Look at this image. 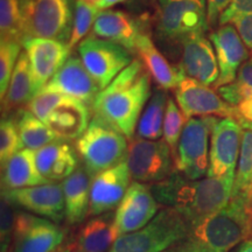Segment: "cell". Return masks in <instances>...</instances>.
Here are the masks:
<instances>
[{
	"label": "cell",
	"instance_id": "cell-1",
	"mask_svg": "<svg viewBox=\"0 0 252 252\" xmlns=\"http://www.w3.org/2000/svg\"><path fill=\"white\" fill-rule=\"evenodd\" d=\"M234 182L235 178L208 175L190 180L175 171L166 180L151 185V189L160 206L176 210L190 228L229 203Z\"/></svg>",
	"mask_w": 252,
	"mask_h": 252
},
{
	"label": "cell",
	"instance_id": "cell-2",
	"mask_svg": "<svg viewBox=\"0 0 252 252\" xmlns=\"http://www.w3.org/2000/svg\"><path fill=\"white\" fill-rule=\"evenodd\" d=\"M152 77L140 59H134L108 87L100 90L93 108L94 117L102 119L122 132L128 140L152 96Z\"/></svg>",
	"mask_w": 252,
	"mask_h": 252
},
{
	"label": "cell",
	"instance_id": "cell-3",
	"mask_svg": "<svg viewBox=\"0 0 252 252\" xmlns=\"http://www.w3.org/2000/svg\"><path fill=\"white\" fill-rule=\"evenodd\" d=\"M251 236V194H239L219 212L190 226L187 235L165 252H230Z\"/></svg>",
	"mask_w": 252,
	"mask_h": 252
},
{
	"label": "cell",
	"instance_id": "cell-4",
	"mask_svg": "<svg viewBox=\"0 0 252 252\" xmlns=\"http://www.w3.org/2000/svg\"><path fill=\"white\" fill-rule=\"evenodd\" d=\"M26 109L62 140L78 139L90 124L89 106L56 91L42 89Z\"/></svg>",
	"mask_w": 252,
	"mask_h": 252
},
{
	"label": "cell",
	"instance_id": "cell-5",
	"mask_svg": "<svg viewBox=\"0 0 252 252\" xmlns=\"http://www.w3.org/2000/svg\"><path fill=\"white\" fill-rule=\"evenodd\" d=\"M127 151V138L97 117L76 140V152L91 176L124 162Z\"/></svg>",
	"mask_w": 252,
	"mask_h": 252
},
{
	"label": "cell",
	"instance_id": "cell-6",
	"mask_svg": "<svg viewBox=\"0 0 252 252\" xmlns=\"http://www.w3.org/2000/svg\"><path fill=\"white\" fill-rule=\"evenodd\" d=\"M188 230V223L176 210L161 207L143 228L119 236L110 252H165L184 238Z\"/></svg>",
	"mask_w": 252,
	"mask_h": 252
},
{
	"label": "cell",
	"instance_id": "cell-7",
	"mask_svg": "<svg viewBox=\"0 0 252 252\" xmlns=\"http://www.w3.org/2000/svg\"><path fill=\"white\" fill-rule=\"evenodd\" d=\"M21 8L25 40L40 37L68 42L74 21L71 0H21Z\"/></svg>",
	"mask_w": 252,
	"mask_h": 252
},
{
	"label": "cell",
	"instance_id": "cell-8",
	"mask_svg": "<svg viewBox=\"0 0 252 252\" xmlns=\"http://www.w3.org/2000/svg\"><path fill=\"white\" fill-rule=\"evenodd\" d=\"M208 27L206 0H158L157 31L163 39L182 42Z\"/></svg>",
	"mask_w": 252,
	"mask_h": 252
},
{
	"label": "cell",
	"instance_id": "cell-9",
	"mask_svg": "<svg viewBox=\"0 0 252 252\" xmlns=\"http://www.w3.org/2000/svg\"><path fill=\"white\" fill-rule=\"evenodd\" d=\"M217 119V117H194L186 123L178 145L175 168L190 180H197L208 174L209 135Z\"/></svg>",
	"mask_w": 252,
	"mask_h": 252
},
{
	"label": "cell",
	"instance_id": "cell-10",
	"mask_svg": "<svg viewBox=\"0 0 252 252\" xmlns=\"http://www.w3.org/2000/svg\"><path fill=\"white\" fill-rule=\"evenodd\" d=\"M126 163L133 181L147 185L166 180L176 171L174 158L165 140L132 138Z\"/></svg>",
	"mask_w": 252,
	"mask_h": 252
},
{
	"label": "cell",
	"instance_id": "cell-11",
	"mask_svg": "<svg viewBox=\"0 0 252 252\" xmlns=\"http://www.w3.org/2000/svg\"><path fill=\"white\" fill-rule=\"evenodd\" d=\"M78 54L102 90L134 60L128 49L97 36H88L82 41Z\"/></svg>",
	"mask_w": 252,
	"mask_h": 252
},
{
	"label": "cell",
	"instance_id": "cell-12",
	"mask_svg": "<svg viewBox=\"0 0 252 252\" xmlns=\"http://www.w3.org/2000/svg\"><path fill=\"white\" fill-rule=\"evenodd\" d=\"M174 96L187 121L194 117L238 119L236 109L226 103L215 89L186 75L174 89Z\"/></svg>",
	"mask_w": 252,
	"mask_h": 252
},
{
	"label": "cell",
	"instance_id": "cell-13",
	"mask_svg": "<svg viewBox=\"0 0 252 252\" xmlns=\"http://www.w3.org/2000/svg\"><path fill=\"white\" fill-rule=\"evenodd\" d=\"M242 130L241 124L234 118L217 119L212 131L208 176L235 178Z\"/></svg>",
	"mask_w": 252,
	"mask_h": 252
},
{
	"label": "cell",
	"instance_id": "cell-14",
	"mask_svg": "<svg viewBox=\"0 0 252 252\" xmlns=\"http://www.w3.org/2000/svg\"><path fill=\"white\" fill-rule=\"evenodd\" d=\"M159 203L151 185L132 181L124 198L115 212L119 235L137 231L150 223L159 213Z\"/></svg>",
	"mask_w": 252,
	"mask_h": 252
},
{
	"label": "cell",
	"instance_id": "cell-15",
	"mask_svg": "<svg viewBox=\"0 0 252 252\" xmlns=\"http://www.w3.org/2000/svg\"><path fill=\"white\" fill-rule=\"evenodd\" d=\"M131 173L126 160L93 176L90 187L89 216L117 209L131 185Z\"/></svg>",
	"mask_w": 252,
	"mask_h": 252
},
{
	"label": "cell",
	"instance_id": "cell-16",
	"mask_svg": "<svg viewBox=\"0 0 252 252\" xmlns=\"http://www.w3.org/2000/svg\"><path fill=\"white\" fill-rule=\"evenodd\" d=\"M214 49H215L217 63H219L220 76L214 89L232 83L237 77L239 69L250 59V53L243 40L239 36L234 25H222L210 34Z\"/></svg>",
	"mask_w": 252,
	"mask_h": 252
},
{
	"label": "cell",
	"instance_id": "cell-17",
	"mask_svg": "<svg viewBox=\"0 0 252 252\" xmlns=\"http://www.w3.org/2000/svg\"><path fill=\"white\" fill-rule=\"evenodd\" d=\"M5 191L12 202L27 212L59 224L65 220L64 194L62 185L58 182Z\"/></svg>",
	"mask_w": 252,
	"mask_h": 252
},
{
	"label": "cell",
	"instance_id": "cell-18",
	"mask_svg": "<svg viewBox=\"0 0 252 252\" xmlns=\"http://www.w3.org/2000/svg\"><path fill=\"white\" fill-rule=\"evenodd\" d=\"M24 48L30 60L35 94H39L69 59L70 49L67 42L40 37L27 40Z\"/></svg>",
	"mask_w": 252,
	"mask_h": 252
},
{
	"label": "cell",
	"instance_id": "cell-19",
	"mask_svg": "<svg viewBox=\"0 0 252 252\" xmlns=\"http://www.w3.org/2000/svg\"><path fill=\"white\" fill-rule=\"evenodd\" d=\"M43 89L65 94L84 103L89 108H93L102 90L82 60L76 56L69 58Z\"/></svg>",
	"mask_w": 252,
	"mask_h": 252
},
{
	"label": "cell",
	"instance_id": "cell-20",
	"mask_svg": "<svg viewBox=\"0 0 252 252\" xmlns=\"http://www.w3.org/2000/svg\"><path fill=\"white\" fill-rule=\"evenodd\" d=\"M181 71L186 76L194 78L212 87L220 76L219 63L212 41L204 34H193L181 42Z\"/></svg>",
	"mask_w": 252,
	"mask_h": 252
},
{
	"label": "cell",
	"instance_id": "cell-21",
	"mask_svg": "<svg viewBox=\"0 0 252 252\" xmlns=\"http://www.w3.org/2000/svg\"><path fill=\"white\" fill-rule=\"evenodd\" d=\"M115 213L93 216L72 232L71 252H110L119 237Z\"/></svg>",
	"mask_w": 252,
	"mask_h": 252
},
{
	"label": "cell",
	"instance_id": "cell-22",
	"mask_svg": "<svg viewBox=\"0 0 252 252\" xmlns=\"http://www.w3.org/2000/svg\"><path fill=\"white\" fill-rule=\"evenodd\" d=\"M68 230L43 217L35 220L23 231L14 235L9 250L12 252H54L64 243Z\"/></svg>",
	"mask_w": 252,
	"mask_h": 252
},
{
	"label": "cell",
	"instance_id": "cell-23",
	"mask_svg": "<svg viewBox=\"0 0 252 252\" xmlns=\"http://www.w3.org/2000/svg\"><path fill=\"white\" fill-rule=\"evenodd\" d=\"M94 36L118 43L133 54L141 28L133 17L119 9H100L93 27Z\"/></svg>",
	"mask_w": 252,
	"mask_h": 252
},
{
	"label": "cell",
	"instance_id": "cell-24",
	"mask_svg": "<svg viewBox=\"0 0 252 252\" xmlns=\"http://www.w3.org/2000/svg\"><path fill=\"white\" fill-rule=\"evenodd\" d=\"M36 167L48 184L65 180L77 169V152L64 140L35 151Z\"/></svg>",
	"mask_w": 252,
	"mask_h": 252
},
{
	"label": "cell",
	"instance_id": "cell-25",
	"mask_svg": "<svg viewBox=\"0 0 252 252\" xmlns=\"http://www.w3.org/2000/svg\"><path fill=\"white\" fill-rule=\"evenodd\" d=\"M135 52L158 87L165 90L175 89L185 74L180 68L168 62L150 35L140 34L135 45Z\"/></svg>",
	"mask_w": 252,
	"mask_h": 252
},
{
	"label": "cell",
	"instance_id": "cell-26",
	"mask_svg": "<svg viewBox=\"0 0 252 252\" xmlns=\"http://www.w3.org/2000/svg\"><path fill=\"white\" fill-rule=\"evenodd\" d=\"M93 176L86 167L77 169L62 182L67 225H78L89 216L90 187Z\"/></svg>",
	"mask_w": 252,
	"mask_h": 252
},
{
	"label": "cell",
	"instance_id": "cell-27",
	"mask_svg": "<svg viewBox=\"0 0 252 252\" xmlns=\"http://www.w3.org/2000/svg\"><path fill=\"white\" fill-rule=\"evenodd\" d=\"M48 184L36 167L35 151L23 149L1 166V185L5 190Z\"/></svg>",
	"mask_w": 252,
	"mask_h": 252
},
{
	"label": "cell",
	"instance_id": "cell-28",
	"mask_svg": "<svg viewBox=\"0 0 252 252\" xmlns=\"http://www.w3.org/2000/svg\"><path fill=\"white\" fill-rule=\"evenodd\" d=\"M217 93L236 109L242 127L252 126V55L239 69L236 80L219 88Z\"/></svg>",
	"mask_w": 252,
	"mask_h": 252
},
{
	"label": "cell",
	"instance_id": "cell-29",
	"mask_svg": "<svg viewBox=\"0 0 252 252\" xmlns=\"http://www.w3.org/2000/svg\"><path fill=\"white\" fill-rule=\"evenodd\" d=\"M35 94L30 60L26 52H21L9 81L7 91L1 99L2 117H7L8 113L27 105Z\"/></svg>",
	"mask_w": 252,
	"mask_h": 252
},
{
	"label": "cell",
	"instance_id": "cell-30",
	"mask_svg": "<svg viewBox=\"0 0 252 252\" xmlns=\"http://www.w3.org/2000/svg\"><path fill=\"white\" fill-rule=\"evenodd\" d=\"M167 90L158 87L143 110L137 125L138 138L158 140L162 135L163 121L168 102Z\"/></svg>",
	"mask_w": 252,
	"mask_h": 252
},
{
	"label": "cell",
	"instance_id": "cell-31",
	"mask_svg": "<svg viewBox=\"0 0 252 252\" xmlns=\"http://www.w3.org/2000/svg\"><path fill=\"white\" fill-rule=\"evenodd\" d=\"M21 149L37 151L47 145L62 140L36 116L25 109L17 121Z\"/></svg>",
	"mask_w": 252,
	"mask_h": 252
},
{
	"label": "cell",
	"instance_id": "cell-32",
	"mask_svg": "<svg viewBox=\"0 0 252 252\" xmlns=\"http://www.w3.org/2000/svg\"><path fill=\"white\" fill-rule=\"evenodd\" d=\"M242 128L243 130H242L241 151H239L232 196L239 194H251L252 188V126H244Z\"/></svg>",
	"mask_w": 252,
	"mask_h": 252
},
{
	"label": "cell",
	"instance_id": "cell-33",
	"mask_svg": "<svg viewBox=\"0 0 252 252\" xmlns=\"http://www.w3.org/2000/svg\"><path fill=\"white\" fill-rule=\"evenodd\" d=\"M0 34L1 40L25 43L21 0H0Z\"/></svg>",
	"mask_w": 252,
	"mask_h": 252
},
{
	"label": "cell",
	"instance_id": "cell-34",
	"mask_svg": "<svg viewBox=\"0 0 252 252\" xmlns=\"http://www.w3.org/2000/svg\"><path fill=\"white\" fill-rule=\"evenodd\" d=\"M100 8L98 6L88 4L82 0H76L74 7V21H72L71 34L67 45L69 49H72L78 43L86 39L90 30H93L97 15L99 14Z\"/></svg>",
	"mask_w": 252,
	"mask_h": 252
},
{
	"label": "cell",
	"instance_id": "cell-35",
	"mask_svg": "<svg viewBox=\"0 0 252 252\" xmlns=\"http://www.w3.org/2000/svg\"><path fill=\"white\" fill-rule=\"evenodd\" d=\"M187 123L185 115L182 113L181 109L179 108L178 103L172 97H168L167 102V108L165 113V121H163V140L168 145L173 158H176V152H178V145L180 141L182 131Z\"/></svg>",
	"mask_w": 252,
	"mask_h": 252
},
{
	"label": "cell",
	"instance_id": "cell-36",
	"mask_svg": "<svg viewBox=\"0 0 252 252\" xmlns=\"http://www.w3.org/2000/svg\"><path fill=\"white\" fill-rule=\"evenodd\" d=\"M23 43L15 40H1L0 42V98H4L9 81L21 54Z\"/></svg>",
	"mask_w": 252,
	"mask_h": 252
},
{
	"label": "cell",
	"instance_id": "cell-37",
	"mask_svg": "<svg viewBox=\"0 0 252 252\" xmlns=\"http://www.w3.org/2000/svg\"><path fill=\"white\" fill-rule=\"evenodd\" d=\"M21 149L17 121L14 118H2L0 123V162H6Z\"/></svg>",
	"mask_w": 252,
	"mask_h": 252
},
{
	"label": "cell",
	"instance_id": "cell-38",
	"mask_svg": "<svg viewBox=\"0 0 252 252\" xmlns=\"http://www.w3.org/2000/svg\"><path fill=\"white\" fill-rule=\"evenodd\" d=\"M17 204L12 202L5 190H1V225H0V239H1V252L9 250L14 234Z\"/></svg>",
	"mask_w": 252,
	"mask_h": 252
},
{
	"label": "cell",
	"instance_id": "cell-39",
	"mask_svg": "<svg viewBox=\"0 0 252 252\" xmlns=\"http://www.w3.org/2000/svg\"><path fill=\"white\" fill-rule=\"evenodd\" d=\"M229 24L234 25L249 52L252 53V14L236 15Z\"/></svg>",
	"mask_w": 252,
	"mask_h": 252
},
{
	"label": "cell",
	"instance_id": "cell-40",
	"mask_svg": "<svg viewBox=\"0 0 252 252\" xmlns=\"http://www.w3.org/2000/svg\"><path fill=\"white\" fill-rule=\"evenodd\" d=\"M239 14H252V0H232V4L222 14L219 24L220 26L229 24L232 18Z\"/></svg>",
	"mask_w": 252,
	"mask_h": 252
},
{
	"label": "cell",
	"instance_id": "cell-41",
	"mask_svg": "<svg viewBox=\"0 0 252 252\" xmlns=\"http://www.w3.org/2000/svg\"><path fill=\"white\" fill-rule=\"evenodd\" d=\"M206 1L209 27L220 23V19L222 17V14L232 4V0H206Z\"/></svg>",
	"mask_w": 252,
	"mask_h": 252
},
{
	"label": "cell",
	"instance_id": "cell-42",
	"mask_svg": "<svg viewBox=\"0 0 252 252\" xmlns=\"http://www.w3.org/2000/svg\"><path fill=\"white\" fill-rule=\"evenodd\" d=\"M232 252H252V236L250 238L242 242L237 248H235V250Z\"/></svg>",
	"mask_w": 252,
	"mask_h": 252
},
{
	"label": "cell",
	"instance_id": "cell-43",
	"mask_svg": "<svg viewBox=\"0 0 252 252\" xmlns=\"http://www.w3.org/2000/svg\"><path fill=\"white\" fill-rule=\"evenodd\" d=\"M124 1H126V0H102V2H100L99 5V8L108 9L110 7H112V6L121 4V2H124Z\"/></svg>",
	"mask_w": 252,
	"mask_h": 252
},
{
	"label": "cell",
	"instance_id": "cell-44",
	"mask_svg": "<svg viewBox=\"0 0 252 252\" xmlns=\"http://www.w3.org/2000/svg\"><path fill=\"white\" fill-rule=\"evenodd\" d=\"M54 252H71L70 245H69L68 242H65V243H63L59 249H56Z\"/></svg>",
	"mask_w": 252,
	"mask_h": 252
},
{
	"label": "cell",
	"instance_id": "cell-45",
	"mask_svg": "<svg viewBox=\"0 0 252 252\" xmlns=\"http://www.w3.org/2000/svg\"><path fill=\"white\" fill-rule=\"evenodd\" d=\"M82 1H86V2H88V4L98 6V7H99V5H100V2H102V0H82Z\"/></svg>",
	"mask_w": 252,
	"mask_h": 252
},
{
	"label": "cell",
	"instance_id": "cell-46",
	"mask_svg": "<svg viewBox=\"0 0 252 252\" xmlns=\"http://www.w3.org/2000/svg\"><path fill=\"white\" fill-rule=\"evenodd\" d=\"M251 209H252V188H251Z\"/></svg>",
	"mask_w": 252,
	"mask_h": 252
},
{
	"label": "cell",
	"instance_id": "cell-47",
	"mask_svg": "<svg viewBox=\"0 0 252 252\" xmlns=\"http://www.w3.org/2000/svg\"><path fill=\"white\" fill-rule=\"evenodd\" d=\"M6 252H12V251H11V250H7V251H6Z\"/></svg>",
	"mask_w": 252,
	"mask_h": 252
}]
</instances>
